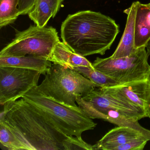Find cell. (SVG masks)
Listing matches in <instances>:
<instances>
[{"label": "cell", "mask_w": 150, "mask_h": 150, "mask_svg": "<svg viewBox=\"0 0 150 150\" xmlns=\"http://www.w3.org/2000/svg\"><path fill=\"white\" fill-rule=\"evenodd\" d=\"M16 31L15 37L1 50L0 57L28 55L49 59L55 45L60 41L58 32L52 27L30 26L23 31Z\"/></svg>", "instance_id": "obj_5"}, {"label": "cell", "mask_w": 150, "mask_h": 150, "mask_svg": "<svg viewBox=\"0 0 150 150\" xmlns=\"http://www.w3.org/2000/svg\"><path fill=\"white\" fill-rule=\"evenodd\" d=\"M47 1L51 3L58 11H59L62 2L64 1V0H47Z\"/></svg>", "instance_id": "obj_23"}, {"label": "cell", "mask_w": 150, "mask_h": 150, "mask_svg": "<svg viewBox=\"0 0 150 150\" xmlns=\"http://www.w3.org/2000/svg\"><path fill=\"white\" fill-rule=\"evenodd\" d=\"M37 0H19L18 8L20 15H25L34 8Z\"/></svg>", "instance_id": "obj_21"}, {"label": "cell", "mask_w": 150, "mask_h": 150, "mask_svg": "<svg viewBox=\"0 0 150 150\" xmlns=\"http://www.w3.org/2000/svg\"><path fill=\"white\" fill-rule=\"evenodd\" d=\"M141 138L146 139L138 131L129 127L118 126L107 132L93 145V150H112L116 146Z\"/></svg>", "instance_id": "obj_11"}, {"label": "cell", "mask_w": 150, "mask_h": 150, "mask_svg": "<svg viewBox=\"0 0 150 150\" xmlns=\"http://www.w3.org/2000/svg\"><path fill=\"white\" fill-rule=\"evenodd\" d=\"M83 76L97 85L99 88L109 87L120 84L119 82L110 78L94 67L85 66H78L74 67Z\"/></svg>", "instance_id": "obj_17"}, {"label": "cell", "mask_w": 150, "mask_h": 150, "mask_svg": "<svg viewBox=\"0 0 150 150\" xmlns=\"http://www.w3.org/2000/svg\"><path fill=\"white\" fill-rule=\"evenodd\" d=\"M138 1L133 2L124 13L127 15V22L121 41L110 57L118 58L129 57L137 49L135 48V23Z\"/></svg>", "instance_id": "obj_10"}, {"label": "cell", "mask_w": 150, "mask_h": 150, "mask_svg": "<svg viewBox=\"0 0 150 150\" xmlns=\"http://www.w3.org/2000/svg\"><path fill=\"white\" fill-rule=\"evenodd\" d=\"M23 98L56 129L70 137L81 138L97 124L79 107H73L46 96L33 88Z\"/></svg>", "instance_id": "obj_3"}, {"label": "cell", "mask_w": 150, "mask_h": 150, "mask_svg": "<svg viewBox=\"0 0 150 150\" xmlns=\"http://www.w3.org/2000/svg\"><path fill=\"white\" fill-rule=\"evenodd\" d=\"M146 47L137 49L129 57L113 59L97 57L93 66L95 69L120 84L145 79L150 69Z\"/></svg>", "instance_id": "obj_6"}, {"label": "cell", "mask_w": 150, "mask_h": 150, "mask_svg": "<svg viewBox=\"0 0 150 150\" xmlns=\"http://www.w3.org/2000/svg\"><path fill=\"white\" fill-rule=\"evenodd\" d=\"M0 122L16 137L23 150H90L82 138L70 137L56 129L23 98L3 105Z\"/></svg>", "instance_id": "obj_1"}, {"label": "cell", "mask_w": 150, "mask_h": 150, "mask_svg": "<svg viewBox=\"0 0 150 150\" xmlns=\"http://www.w3.org/2000/svg\"><path fill=\"white\" fill-rule=\"evenodd\" d=\"M0 143L1 147L8 150H23V146L8 127L0 122Z\"/></svg>", "instance_id": "obj_19"}, {"label": "cell", "mask_w": 150, "mask_h": 150, "mask_svg": "<svg viewBox=\"0 0 150 150\" xmlns=\"http://www.w3.org/2000/svg\"><path fill=\"white\" fill-rule=\"evenodd\" d=\"M51 61L47 59L32 56L0 57V67H15L40 72L45 75L52 66Z\"/></svg>", "instance_id": "obj_13"}, {"label": "cell", "mask_w": 150, "mask_h": 150, "mask_svg": "<svg viewBox=\"0 0 150 150\" xmlns=\"http://www.w3.org/2000/svg\"><path fill=\"white\" fill-rule=\"evenodd\" d=\"M150 39V5L138 1L135 23V48L146 47Z\"/></svg>", "instance_id": "obj_14"}, {"label": "cell", "mask_w": 150, "mask_h": 150, "mask_svg": "<svg viewBox=\"0 0 150 150\" xmlns=\"http://www.w3.org/2000/svg\"><path fill=\"white\" fill-rule=\"evenodd\" d=\"M99 87L74 69L53 64L44 79L34 88L39 93L59 102L77 107L76 100Z\"/></svg>", "instance_id": "obj_4"}, {"label": "cell", "mask_w": 150, "mask_h": 150, "mask_svg": "<svg viewBox=\"0 0 150 150\" xmlns=\"http://www.w3.org/2000/svg\"><path fill=\"white\" fill-rule=\"evenodd\" d=\"M146 49L148 56H150V39L146 45Z\"/></svg>", "instance_id": "obj_24"}, {"label": "cell", "mask_w": 150, "mask_h": 150, "mask_svg": "<svg viewBox=\"0 0 150 150\" xmlns=\"http://www.w3.org/2000/svg\"><path fill=\"white\" fill-rule=\"evenodd\" d=\"M147 141L145 138L138 139L116 146L112 150H143Z\"/></svg>", "instance_id": "obj_20"}, {"label": "cell", "mask_w": 150, "mask_h": 150, "mask_svg": "<svg viewBox=\"0 0 150 150\" xmlns=\"http://www.w3.org/2000/svg\"><path fill=\"white\" fill-rule=\"evenodd\" d=\"M119 32L113 19L99 12L90 10L70 14L62 23L63 42L83 57L103 55L110 49Z\"/></svg>", "instance_id": "obj_2"}, {"label": "cell", "mask_w": 150, "mask_h": 150, "mask_svg": "<svg viewBox=\"0 0 150 150\" xmlns=\"http://www.w3.org/2000/svg\"><path fill=\"white\" fill-rule=\"evenodd\" d=\"M19 0H0V28L14 23L20 16Z\"/></svg>", "instance_id": "obj_18"}, {"label": "cell", "mask_w": 150, "mask_h": 150, "mask_svg": "<svg viewBox=\"0 0 150 150\" xmlns=\"http://www.w3.org/2000/svg\"><path fill=\"white\" fill-rule=\"evenodd\" d=\"M100 88L105 93L134 104L145 111L149 89L146 79Z\"/></svg>", "instance_id": "obj_9"}, {"label": "cell", "mask_w": 150, "mask_h": 150, "mask_svg": "<svg viewBox=\"0 0 150 150\" xmlns=\"http://www.w3.org/2000/svg\"><path fill=\"white\" fill-rule=\"evenodd\" d=\"M146 79L149 84V89H148V96H147V101H146L145 112L146 117L150 118V69L147 74Z\"/></svg>", "instance_id": "obj_22"}, {"label": "cell", "mask_w": 150, "mask_h": 150, "mask_svg": "<svg viewBox=\"0 0 150 150\" xmlns=\"http://www.w3.org/2000/svg\"><path fill=\"white\" fill-rule=\"evenodd\" d=\"M49 60L53 64L73 69L78 66L93 68V64L85 57L74 52L63 42L60 41L55 45Z\"/></svg>", "instance_id": "obj_12"}, {"label": "cell", "mask_w": 150, "mask_h": 150, "mask_svg": "<svg viewBox=\"0 0 150 150\" xmlns=\"http://www.w3.org/2000/svg\"><path fill=\"white\" fill-rule=\"evenodd\" d=\"M96 119H101L119 126H124L134 129L140 132L148 141H150V130L141 126L138 119L125 115L112 110H104L96 115Z\"/></svg>", "instance_id": "obj_15"}, {"label": "cell", "mask_w": 150, "mask_h": 150, "mask_svg": "<svg viewBox=\"0 0 150 150\" xmlns=\"http://www.w3.org/2000/svg\"><path fill=\"white\" fill-rule=\"evenodd\" d=\"M149 5H150V3H149Z\"/></svg>", "instance_id": "obj_25"}, {"label": "cell", "mask_w": 150, "mask_h": 150, "mask_svg": "<svg viewBox=\"0 0 150 150\" xmlns=\"http://www.w3.org/2000/svg\"><path fill=\"white\" fill-rule=\"evenodd\" d=\"M79 107L91 119L104 110H112L139 120L146 117L143 109L111 95L99 88H95L87 94L79 96L76 100Z\"/></svg>", "instance_id": "obj_7"}, {"label": "cell", "mask_w": 150, "mask_h": 150, "mask_svg": "<svg viewBox=\"0 0 150 150\" xmlns=\"http://www.w3.org/2000/svg\"><path fill=\"white\" fill-rule=\"evenodd\" d=\"M41 73L30 69L0 67V104L3 106L23 98L38 86Z\"/></svg>", "instance_id": "obj_8"}, {"label": "cell", "mask_w": 150, "mask_h": 150, "mask_svg": "<svg viewBox=\"0 0 150 150\" xmlns=\"http://www.w3.org/2000/svg\"><path fill=\"white\" fill-rule=\"evenodd\" d=\"M58 12L55 6L47 0H37L28 15L36 25L43 28L46 27L50 19L54 18Z\"/></svg>", "instance_id": "obj_16"}]
</instances>
